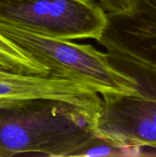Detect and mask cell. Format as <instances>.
<instances>
[{
	"label": "cell",
	"instance_id": "5b68a950",
	"mask_svg": "<svg viewBox=\"0 0 156 157\" xmlns=\"http://www.w3.org/2000/svg\"><path fill=\"white\" fill-rule=\"evenodd\" d=\"M96 135L126 147L156 150V95L102 97Z\"/></svg>",
	"mask_w": 156,
	"mask_h": 157
},
{
	"label": "cell",
	"instance_id": "9c48e42d",
	"mask_svg": "<svg viewBox=\"0 0 156 157\" xmlns=\"http://www.w3.org/2000/svg\"><path fill=\"white\" fill-rule=\"evenodd\" d=\"M105 11L110 14L128 13L136 8L138 0H98Z\"/></svg>",
	"mask_w": 156,
	"mask_h": 157
},
{
	"label": "cell",
	"instance_id": "6da1fadb",
	"mask_svg": "<svg viewBox=\"0 0 156 157\" xmlns=\"http://www.w3.org/2000/svg\"><path fill=\"white\" fill-rule=\"evenodd\" d=\"M96 115L65 101L0 103V157L39 153L72 157L96 135Z\"/></svg>",
	"mask_w": 156,
	"mask_h": 157
},
{
	"label": "cell",
	"instance_id": "7a4b0ae2",
	"mask_svg": "<svg viewBox=\"0 0 156 157\" xmlns=\"http://www.w3.org/2000/svg\"><path fill=\"white\" fill-rule=\"evenodd\" d=\"M0 33L50 73L87 86L102 97L138 96L135 81L110 64L106 52L90 44L44 36L2 22Z\"/></svg>",
	"mask_w": 156,
	"mask_h": 157
},
{
	"label": "cell",
	"instance_id": "3957f363",
	"mask_svg": "<svg viewBox=\"0 0 156 157\" xmlns=\"http://www.w3.org/2000/svg\"><path fill=\"white\" fill-rule=\"evenodd\" d=\"M97 41L110 64L135 81L137 97L156 95V0H138L128 13L107 14Z\"/></svg>",
	"mask_w": 156,
	"mask_h": 157
},
{
	"label": "cell",
	"instance_id": "277c9868",
	"mask_svg": "<svg viewBox=\"0 0 156 157\" xmlns=\"http://www.w3.org/2000/svg\"><path fill=\"white\" fill-rule=\"evenodd\" d=\"M0 22L50 38L98 41L107 14L94 0H0Z\"/></svg>",
	"mask_w": 156,
	"mask_h": 157
},
{
	"label": "cell",
	"instance_id": "8992f818",
	"mask_svg": "<svg viewBox=\"0 0 156 157\" xmlns=\"http://www.w3.org/2000/svg\"><path fill=\"white\" fill-rule=\"evenodd\" d=\"M35 99L65 101L97 115L102 98L87 86L50 73L26 75L0 68V103Z\"/></svg>",
	"mask_w": 156,
	"mask_h": 157
},
{
	"label": "cell",
	"instance_id": "52a82bcc",
	"mask_svg": "<svg viewBox=\"0 0 156 157\" xmlns=\"http://www.w3.org/2000/svg\"><path fill=\"white\" fill-rule=\"evenodd\" d=\"M0 68L26 75H47L50 71L0 33Z\"/></svg>",
	"mask_w": 156,
	"mask_h": 157
},
{
	"label": "cell",
	"instance_id": "ba28073f",
	"mask_svg": "<svg viewBox=\"0 0 156 157\" xmlns=\"http://www.w3.org/2000/svg\"><path fill=\"white\" fill-rule=\"evenodd\" d=\"M141 156H144L142 149L120 145L102 136L95 135L77 149L73 153L72 157Z\"/></svg>",
	"mask_w": 156,
	"mask_h": 157
}]
</instances>
